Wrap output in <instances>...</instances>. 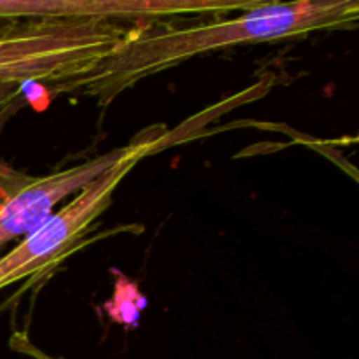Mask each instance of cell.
<instances>
[{"instance_id": "52a82bcc", "label": "cell", "mask_w": 359, "mask_h": 359, "mask_svg": "<svg viewBox=\"0 0 359 359\" xmlns=\"http://www.w3.org/2000/svg\"><path fill=\"white\" fill-rule=\"evenodd\" d=\"M20 349L23 351V353L30 354V356H32V358H35V359H55V358L46 356V354L42 353V351H37V349H35V347H32L30 344H28L27 340H23V339H21V346H20Z\"/></svg>"}, {"instance_id": "277c9868", "label": "cell", "mask_w": 359, "mask_h": 359, "mask_svg": "<svg viewBox=\"0 0 359 359\" xmlns=\"http://www.w3.org/2000/svg\"><path fill=\"white\" fill-rule=\"evenodd\" d=\"M151 140L153 139L116 147L84 163L44 177L27 179V182L18 186L0 202V256L7 244L20 242L21 238L37 230L42 223H46L56 212V207L63 200L79 193L102 174L146 147Z\"/></svg>"}, {"instance_id": "8992f818", "label": "cell", "mask_w": 359, "mask_h": 359, "mask_svg": "<svg viewBox=\"0 0 359 359\" xmlns=\"http://www.w3.org/2000/svg\"><path fill=\"white\" fill-rule=\"evenodd\" d=\"M23 91V86H18V84H2L0 83V114L6 112V109L16 100L18 97Z\"/></svg>"}, {"instance_id": "5b68a950", "label": "cell", "mask_w": 359, "mask_h": 359, "mask_svg": "<svg viewBox=\"0 0 359 359\" xmlns=\"http://www.w3.org/2000/svg\"><path fill=\"white\" fill-rule=\"evenodd\" d=\"M258 0H0L2 20H163L182 14H228L251 9Z\"/></svg>"}, {"instance_id": "7a4b0ae2", "label": "cell", "mask_w": 359, "mask_h": 359, "mask_svg": "<svg viewBox=\"0 0 359 359\" xmlns=\"http://www.w3.org/2000/svg\"><path fill=\"white\" fill-rule=\"evenodd\" d=\"M125 35L118 23L14 20L0 28V83H41L67 91L100 69Z\"/></svg>"}, {"instance_id": "6da1fadb", "label": "cell", "mask_w": 359, "mask_h": 359, "mask_svg": "<svg viewBox=\"0 0 359 359\" xmlns=\"http://www.w3.org/2000/svg\"><path fill=\"white\" fill-rule=\"evenodd\" d=\"M359 18L356 0H298L286 4L258 2L233 18H217L191 27L147 23L126 30L121 44L98 70L67 91H79L100 107L139 81L216 49L252 42L298 37L312 32L347 30Z\"/></svg>"}, {"instance_id": "3957f363", "label": "cell", "mask_w": 359, "mask_h": 359, "mask_svg": "<svg viewBox=\"0 0 359 359\" xmlns=\"http://www.w3.org/2000/svg\"><path fill=\"white\" fill-rule=\"evenodd\" d=\"M161 140L163 139H153L146 147L90 182L37 230L21 238L9 252L0 256V291L41 273L76 248L111 207L112 195L123 179L142 158L156 153L163 146Z\"/></svg>"}]
</instances>
